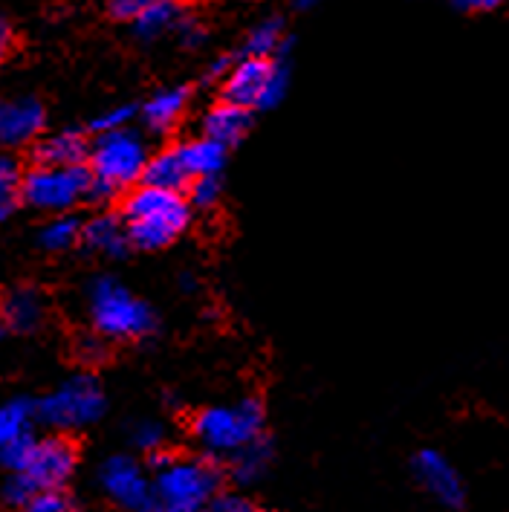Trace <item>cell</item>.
<instances>
[{
  "mask_svg": "<svg viewBox=\"0 0 509 512\" xmlns=\"http://www.w3.org/2000/svg\"><path fill=\"white\" fill-rule=\"evenodd\" d=\"M90 157V142L81 131H58L53 136L38 139L35 145V165H53V168H73Z\"/></svg>",
  "mask_w": 509,
  "mask_h": 512,
  "instance_id": "cell-14",
  "label": "cell"
},
{
  "mask_svg": "<svg viewBox=\"0 0 509 512\" xmlns=\"http://www.w3.org/2000/svg\"><path fill=\"white\" fill-rule=\"evenodd\" d=\"M145 186H154V189L165 191H188L191 186V177H188L186 165L180 160V151L177 145L174 148H165L160 154H154L148 160V168H145V177H142Z\"/></svg>",
  "mask_w": 509,
  "mask_h": 512,
  "instance_id": "cell-19",
  "label": "cell"
},
{
  "mask_svg": "<svg viewBox=\"0 0 509 512\" xmlns=\"http://www.w3.org/2000/svg\"><path fill=\"white\" fill-rule=\"evenodd\" d=\"M32 414L35 408L24 400L0 405V452L32 434Z\"/></svg>",
  "mask_w": 509,
  "mask_h": 512,
  "instance_id": "cell-23",
  "label": "cell"
},
{
  "mask_svg": "<svg viewBox=\"0 0 509 512\" xmlns=\"http://www.w3.org/2000/svg\"><path fill=\"white\" fill-rule=\"evenodd\" d=\"M81 241L90 249L102 252V255H125L131 238H128V226L125 220L116 215H96L93 220L84 223V235Z\"/></svg>",
  "mask_w": 509,
  "mask_h": 512,
  "instance_id": "cell-17",
  "label": "cell"
},
{
  "mask_svg": "<svg viewBox=\"0 0 509 512\" xmlns=\"http://www.w3.org/2000/svg\"><path fill=\"white\" fill-rule=\"evenodd\" d=\"M229 460H232V478H235L238 484L249 486L267 475L269 463H272V446L261 437V440L249 443L246 449H241L235 458Z\"/></svg>",
  "mask_w": 509,
  "mask_h": 512,
  "instance_id": "cell-22",
  "label": "cell"
},
{
  "mask_svg": "<svg viewBox=\"0 0 509 512\" xmlns=\"http://www.w3.org/2000/svg\"><path fill=\"white\" fill-rule=\"evenodd\" d=\"M290 44L293 41L284 32V21L281 18H264L249 29V35L243 41V58H275L278 55V61H284Z\"/></svg>",
  "mask_w": 509,
  "mask_h": 512,
  "instance_id": "cell-18",
  "label": "cell"
},
{
  "mask_svg": "<svg viewBox=\"0 0 509 512\" xmlns=\"http://www.w3.org/2000/svg\"><path fill=\"white\" fill-rule=\"evenodd\" d=\"M24 203L47 212V215H70L76 206L93 197V177L84 165L73 168H53V165H35L24 174Z\"/></svg>",
  "mask_w": 509,
  "mask_h": 512,
  "instance_id": "cell-8",
  "label": "cell"
},
{
  "mask_svg": "<svg viewBox=\"0 0 509 512\" xmlns=\"http://www.w3.org/2000/svg\"><path fill=\"white\" fill-rule=\"evenodd\" d=\"M177 35H180V41L186 44V47H200L206 38H209V29L203 27L197 18H188V15H183V21L177 24Z\"/></svg>",
  "mask_w": 509,
  "mask_h": 512,
  "instance_id": "cell-33",
  "label": "cell"
},
{
  "mask_svg": "<svg viewBox=\"0 0 509 512\" xmlns=\"http://www.w3.org/2000/svg\"><path fill=\"white\" fill-rule=\"evenodd\" d=\"M81 235H84V223H81L79 217L53 215L41 226L38 241L50 252H64V249H73L81 241Z\"/></svg>",
  "mask_w": 509,
  "mask_h": 512,
  "instance_id": "cell-24",
  "label": "cell"
},
{
  "mask_svg": "<svg viewBox=\"0 0 509 512\" xmlns=\"http://www.w3.org/2000/svg\"><path fill=\"white\" fill-rule=\"evenodd\" d=\"M249 128H252V113L232 102H217L215 108H209V113L203 116V136L223 145L226 151L238 145L243 136L249 134Z\"/></svg>",
  "mask_w": 509,
  "mask_h": 512,
  "instance_id": "cell-13",
  "label": "cell"
},
{
  "mask_svg": "<svg viewBox=\"0 0 509 512\" xmlns=\"http://www.w3.org/2000/svg\"><path fill=\"white\" fill-rule=\"evenodd\" d=\"M0 463L18 475H24L29 484L38 492H50V489H61L73 478L76 463H79V452L67 437H24L21 443L9 446L0 452Z\"/></svg>",
  "mask_w": 509,
  "mask_h": 512,
  "instance_id": "cell-6",
  "label": "cell"
},
{
  "mask_svg": "<svg viewBox=\"0 0 509 512\" xmlns=\"http://www.w3.org/2000/svg\"><path fill=\"white\" fill-rule=\"evenodd\" d=\"M134 116H136L134 105H116V108L102 110V113L90 122V131H93L96 136L113 134V131H125V128H131Z\"/></svg>",
  "mask_w": 509,
  "mask_h": 512,
  "instance_id": "cell-26",
  "label": "cell"
},
{
  "mask_svg": "<svg viewBox=\"0 0 509 512\" xmlns=\"http://www.w3.org/2000/svg\"><path fill=\"white\" fill-rule=\"evenodd\" d=\"M21 512H79V507L61 489H50V492H38Z\"/></svg>",
  "mask_w": 509,
  "mask_h": 512,
  "instance_id": "cell-28",
  "label": "cell"
},
{
  "mask_svg": "<svg viewBox=\"0 0 509 512\" xmlns=\"http://www.w3.org/2000/svg\"><path fill=\"white\" fill-rule=\"evenodd\" d=\"M151 512H177V510H165V507H154Z\"/></svg>",
  "mask_w": 509,
  "mask_h": 512,
  "instance_id": "cell-37",
  "label": "cell"
},
{
  "mask_svg": "<svg viewBox=\"0 0 509 512\" xmlns=\"http://www.w3.org/2000/svg\"><path fill=\"white\" fill-rule=\"evenodd\" d=\"M157 0H108V12L116 18V21H131L134 24L136 18L148 9V6H154Z\"/></svg>",
  "mask_w": 509,
  "mask_h": 512,
  "instance_id": "cell-31",
  "label": "cell"
},
{
  "mask_svg": "<svg viewBox=\"0 0 509 512\" xmlns=\"http://www.w3.org/2000/svg\"><path fill=\"white\" fill-rule=\"evenodd\" d=\"M290 70L275 58H241L223 79V102L243 110H272L287 93Z\"/></svg>",
  "mask_w": 509,
  "mask_h": 512,
  "instance_id": "cell-7",
  "label": "cell"
},
{
  "mask_svg": "<svg viewBox=\"0 0 509 512\" xmlns=\"http://www.w3.org/2000/svg\"><path fill=\"white\" fill-rule=\"evenodd\" d=\"M217 200H220V180L217 177H200L188 186L191 209H212Z\"/></svg>",
  "mask_w": 509,
  "mask_h": 512,
  "instance_id": "cell-29",
  "label": "cell"
},
{
  "mask_svg": "<svg viewBox=\"0 0 509 512\" xmlns=\"http://www.w3.org/2000/svg\"><path fill=\"white\" fill-rule=\"evenodd\" d=\"M38 417L58 432H73L96 423L105 414V391L99 379L90 374H76L61 382L50 397L38 403Z\"/></svg>",
  "mask_w": 509,
  "mask_h": 512,
  "instance_id": "cell-9",
  "label": "cell"
},
{
  "mask_svg": "<svg viewBox=\"0 0 509 512\" xmlns=\"http://www.w3.org/2000/svg\"><path fill=\"white\" fill-rule=\"evenodd\" d=\"M12 44H15V35H12V27H9V21L0 15V64L9 58L12 53Z\"/></svg>",
  "mask_w": 509,
  "mask_h": 512,
  "instance_id": "cell-35",
  "label": "cell"
},
{
  "mask_svg": "<svg viewBox=\"0 0 509 512\" xmlns=\"http://www.w3.org/2000/svg\"><path fill=\"white\" fill-rule=\"evenodd\" d=\"M148 145L145 139L125 128L113 134L96 136L90 145V177H93V197L90 200H110L119 191L142 186L145 168H148Z\"/></svg>",
  "mask_w": 509,
  "mask_h": 512,
  "instance_id": "cell-2",
  "label": "cell"
},
{
  "mask_svg": "<svg viewBox=\"0 0 509 512\" xmlns=\"http://www.w3.org/2000/svg\"><path fill=\"white\" fill-rule=\"evenodd\" d=\"M188 99H191L188 87H165L142 105V122L154 134H168L186 116Z\"/></svg>",
  "mask_w": 509,
  "mask_h": 512,
  "instance_id": "cell-15",
  "label": "cell"
},
{
  "mask_svg": "<svg viewBox=\"0 0 509 512\" xmlns=\"http://www.w3.org/2000/svg\"><path fill=\"white\" fill-rule=\"evenodd\" d=\"M24 186V174L18 168V162L12 157H0V223L18 209V203L24 200L21 194Z\"/></svg>",
  "mask_w": 509,
  "mask_h": 512,
  "instance_id": "cell-25",
  "label": "cell"
},
{
  "mask_svg": "<svg viewBox=\"0 0 509 512\" xmlns=\"http://www.w3.org/2000/svg\"><path fill=\"white\" fill-rule=\"evenodd\" d=\"M87 310L99 336L105 339H145L157 330L154 310L136 298L128 287H122L113 278H99L90 287Z\"/></svg>",
  "mask_w": 509,
  "mask_h": 512,
  "instance_id": "cell-5",
  "label": "cell"
},
{
  "mask_svg": "<svg viewBox=\"0 0 509 512\" xmlns=\"http://www.w3.org/2000/svg\"><path fill=\"white\" fill-rule=\"evenodd\" d=\"M35 495H38V489L29 484L24 475H18V472H12V478L6 481V486H3V498H6V504H9V507H18V510H24Z\"/></svg>",
  "mask_w": 509,
  "mask_h": 512,
  "instance_id": "cell-30",
  "label": "cell"
},
{
  "mask_svg": "<svg viewBox=\"0 0 509 512\" xmlns=\"http://www.w3.org/2000/svg\"><path fill=\"white\" fill-rule=\"evenodd\" d=\"M154 475V507L177 512L206 510L217 498L215 463L206 458H171L165 452L151 455Z\"/></svg>",
  "mask_w": 509,
  "mask_h": 512,
  "instance_id": "cell-3",
  "label": "cell"
},
{
  "mask_svg": "<svg viewBox=\"0 0 509 512\" xmlns=\"http://www.w3.org/2000/svg\"><path fill=\"white\" fill-rule=\"evenodd\" d=\"M191 434L209 458H235L249 443L264 437V408L252 397L209 405L194 417Z\"/></svg>",
  "mask_w": 509,
  "mask_h": 512,
  "instance_id": "cell-4",
  "label": "cell"
},
{
  "mask_svg": "<svg viewBox=\"0 0 509 512\" xmlns=\"http://www.w3.org/2000/svg\"><path fill=\"white\" fill-rule=\"evenodd\" d=\"M191 203L180 191L136 186L128 200L122 220L128 226V238L139 249H165L177 241L191 223Z\"/></svg>",
  "mask_w": 509,
  "mask_h": 512,
  "instance_id": "cell-1",
  "label": "cell"
},
{
  "mask_svg": "<svg viewBox=\"0 0 509 512\" xmlns=\"http://www.w3.org/2000/svg\"><path fill=\"white\" fill-rule=\"evenodd\" d=\"M177 151H180V160L186 165L191 183L200 180V177H217L223 171V165H226V148L212 142V139H206V136L180 142Z\"/></svg>",
  "mask_w": 509,
  "mask_h": 512,
  "instance_id": "cell-16",
  "label": "cell"
},
{
  "mask_svg": "<svg viewBox=\"0 0 509 512\" xmlns=\"http://www.w3.org/2000/svg\"><path fill=\"white\" fill-rule=\"evenodd\" d=\"M455 9L460 12H492V9H498L504 0H449Z\"/></svg>",
  "mask_w": 509,
  "mask_h": 512,
  "instance_id": "cell-34",
  "label": "cell"
},
{
  "mask_svg": "<svg viewBox=\"0 0 509 512\" xmlns=\"http://www.w3.org/2000/svg\"><path fill=\"white\" fill-rule=\"evenodd\" d=\"M209 512H267L261 510L255 501L243 498V495H217L215 501L209 504Z\"/></svg>",
  "mask_w": 509,
  "mask_h": 512,
  "instance_id": "cell-32",
  "label": "cell"
},
{
  "mask_svg": "<svg viewBox=\"0 0 509 512\" xmlns=\"http://www.w3.org/2000/svg\"><path fill=\"white\" fill-rule=\"evenodd\" d=\"M411 472H414L417 484L423 486L434 501H440L443 507H452V510L463 507L466 484L455 469V463L446 455H440L434 449H423L411 460Z\"/></svg>",
  "mask_w": 509,
  "mask_h": 512,
  "instance_id": "cell-11",
  "label": "cell"
},
{
  "mask_svg": "<svg viewBox=\"0 0 509 512\" xmlns=\"http://www.w3.org/2000/svg\"><path fill=\"white\" fill-rule=\"evenodd\" d=\"M0 319L6 327L18 330V333H29L44 322V298L35 290H15L3 298L0 304Z\"/></svg>",
  "mask_w": 509,
  "mask_h": 512,
  "instance_id": "cell-20",
  "label": "cell"
},
{
  "mask_svg": "<svg viewBox=\"0 0 509 512\" xmlns=\"http://www.w3.org/2000/svg\"><path fill=\"white\" fill-rule=\"evenodd\" d=\"M47 125V110L35 96H18L0 102V145L21 148L35 142Z\"/></svg>",
  "mask_w": 509,
  "mask_h": 512,
  "instance_id": "cell-12",
  "label": "cell"
},
{
  "mask_svg": "<svg viewBox=\"0 0 509 512\" xmlns=\"http://www.w3.org/2000/svg\"><path fill=\"white\" fill-rule=\"evenodd\" d=\"M322 0H293V6L298 9V12H307V9H316Z\"/></svg>",
  "mask_w": 509,
  "mask_h": 512,
  "instance_id": "cell-36",
  "label": "cell"
},
{
  "mask_svg": "<svg viewBox=\"0 0 509 512\" xmlns=\"http://www.w3.org/2000/svg\"><path fill=\"white\" fill-rule=\"evenodd\" d=\"M99 484L116 507L128 512L154 510V481L145 475V469L128 455H116L105 460L99 472Z\"/></svg>",
  "mask_w": 509,
  "mask_h": 512,
  "instance_id": "cell-10",
  "label": "cell"
},
{
  "mask_svg": "<svg viewBox=\"0 0 509 512\" xmlns=\"http://www.w3.org/2000/svg\"><path fill=\"white\" fill-rule=\"evenodd\" d=\"M165 437H168L165 426L157 423V420H142V423H136L134 429H131V443H134L139 452H148V455L162 452Z\"/></svg>",
  "mask_w": 509,
  "mask_h": 512,
  "instance_id": "cell-27",
  "label": "cell"
},
{
  "mask_svg": "<svg viewBox=\"0 0 509 512\" xmlns=\"http://www.w3.org/2000/svg\"><path fill=\"white\" fill-rule=\"evenodd\" d=\"M183 21V12L177 6V0H157L154 6H148L134 21L136 38L142 41H157L168 32H177V24Z\"/></svg>",
  "mask_w": 509,
  "mask_h": 512,
  "instance_id": "cell-21",
  "label": "cell"
}]
</instances>
